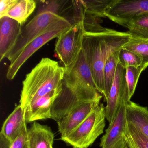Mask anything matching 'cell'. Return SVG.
<instances>
[{
  "label": "cell",
  "instance_id": "cell-19",
  "mask_svg": "<svg viewBox=\"0 0 148 148\" xmlns=\"http://www.w3.org/2000/svg\"><path fill=\"white\" fill-rule=\"evenodd\" d=\"M119 50L112 53L108 59L103 69L104 98L106 100L115 79L118 64Z\"/></svg>",
  "mask_w": 148,
  "mask_h": 148
},
{
  "label": "cell",
  "instance_id": "cell-16",
  "mask_svg": "<svg viewBox=\"0 0 148 148\" xmlns=\"http://www.w3.org/2000/svg\"><path fill=\"white\" fill-rule=\"evenodd\" d=\"M25 113V111L21 105H18L3 123L0 134L11 143L14 141L22 131L24 124L26 123Z\"/></svg>",
  "mask_w": 148,
  "mask_h": 148
},
{
  "label": "cell",
  "instance_id": "cell-3",
  "mask_svg": "<svg viewBox=\"0 0 148 148\" xmlns=\"http://www.w3.org/2000/svg\"><path fill=\"white\" fill-rule=\"evenodd\" d=\"M71 25H72L67 20L53 12L38 13L26 25L22 27L15 45L6 58L12 63L22 50L37 37L47 32Z\"/></svg>",
  "mask_w": 148,
  "mask_h": 148
},
{
  "label": "cell",
  "instance_id": "cell-14",
  "mask_svg": "<svg viewBox=\"0 0 148 148\" xmlns=\"http://www.w3.org/2000/svg\"><path fill=\"white\" fill-rule=\"evenodd\" d=\"M28 148H52L54 135L51 127L33 122L27 130Z\"/></svg>",
  "mask_w": 148,
  "mask_h": 148
},
{
  "label": "cell",
  "instance_id": "cell-2",
  "mask_svg": "<svg viewBox=\"0 0 148 148\" xmlns=\"http://www.w3.org/2000/svg\"><path fill=\"white\" fill-rule=\"evenodd\" d=\"M65 73L64 66L57 61L42 58L22 82L20 104L23 110L25 111L35 100L62 87Z\"/></svg>",
  "mask_w": 148,
  "mask_h": 148
},
{
  "label": "cell",
  "instance_id": "cell-27",
  "mask_svg": "<svg viewBox=\"0 0 148 148\" xmlns=\"http://www.w3.org/2000/svg\"><path fill=\"white\" fill-rule=\"evenodd\" d=\"M18 0L0 1V18L5 17L7 13L16 5Z\"/></svg>",
  "mask_w": 148,
  "mask_h": 148
},
{
  "label": "cell",
  "instance_id": "cell-7",
  "mask_svg": "<svg viewBox=\"0 0 148 148\" xmlns=\"http://www.w3.org/2000/svg\"><path fill=\"white\" fill-rule=\"evenodd\" d=\"M148 14V0H115L106 17L124 26L134 18Z\"/></svg>",
  "mask_w": 148,
  "mask_h": 148
},
{
  "label": "cell",
  "instance_id": "cell-5",
  "mask_svg": "<svg viewBox=\"0 0 148 148\" xmlns=\"http://www.w3.org/2000/svg\"><path fill=\"white\" fill-rule=\"evenodd\" d=\"M106 119L105 107L100 103L79 125L60 139L73 148H88L103 133Z\"/></svg>",
  "mask_w": 148,
  "mask_h": 148
},
{
  "label": "cell",
  "instance_id": "cell-22",
  "mask_svg": "<svg viewBox=\"0 0 148 148\" xmlns=\"http://www.w3.org/2000/svg\"><path fill=\"white\" fill-rule=\"evenodd\" d=\"M115 0L82 1L86 13L97 18H106V13Z\"/></svg>",
  "mask_w": 148,
  "mask_h": 148
},
{
  "label": "cell",
  "instance_id": "cell-26",
  "mask_svg": "<svg viewBox=\"0 0 148 148\" xmlns=\"http://www.w3.org/2000/svg\"><path fill=\"white\" fill-rule=\"evenodd\" d=\"M26 122L18 136L11 143L9 148H28L27 129Z\"/></svg>",
  "mask_w": 148,
  "mask_h": 148
},
{
  "label": "cell",
  "instance_id": "cell-20",
  "mask_svg": "<svg viewBox=\"0 0 148 148\" xmlns=\"http://www.w3.org/2000/svg\"><path fill=\"white\" fill-rule=\"evenodd\" d=\"M122 48L133 52L142 60L141 65L144 70L148 66V38L132 36L130 40Z\"/></svg>",
  "mask_w": 148,
  "mask_h": 148
},
{
  "label": "cell",
  "instance_id": "cell-4",
  "mask_svg": "<svg viewBox=\"0 0 148 148\" xmlns=\"http://www.w3.org/2000/svg\"><path fill=\"white\" fill-rule=\"evenodd\" d=\"M97 89L64 79L62 89L53 105L51 119L58 122L77 106L88 101L101 100Z\"/></svg>",
  "mask_w": 148,
  "mask_h": 148
},
{
  "label": "cell",
  "instance_id": "cell-6",
  "mask_svg": "<svg viewBox=\"0 0 148 148\" xmlns=\"http://www.w3.org/2000/svg\"><path fill=\"white\" fill-rule=\"evenodd\" d=\"M85 30L82 23L74 24L58 38L55 51L64 66L65 73L72 70L82 50Z\"/></svg>",
  "mask_w": 148,
  "mask_h": 148
},
{
  "label": "cell",
  "instance_id": "cell-13",
  "mask_svg": "<svg viewBox=\"0 0 148 148\" xmlns=\"http://www.w3.org/2000/svg\"><path fill=\"white\" fill-rule=\"evenodd\" d=\"M22 26L16 21L4 17L0 18V60L6 58L15 45Z\"/></svg>",
  "mask_w": 148,
  "mask_h": 148
},
{
  "label": "cell",
  "instance_id": "cell-15",
  "mask_svg": "<svg viewBox=\"0 0 148 148\" xmlns=\"http://www.w3.org/2000/svg\"><path fill=\"white\" fill-rule=\"evenodd\" d=\"M64 79L97 89L90 67L83 50L71 71L68 74L65 73Z\"/></svg>",
  "mask_w": 148,
  "mask_h": 148
},
{
  "label": "cell",
  "instance_id": "cell-10",
  "mask_svg": "<svg viewBox=\"0 0 148 148\" xmlns=\"http://www.w3.org/2000/svg\"><path fill=\"white\" fill-rule=\"evenodd\" d=\"M129 97L122 100L112 122L109 124L105 133L100 139L99 146L107 148L112 146L125 135L127 125L126 106Z\"/></svg>",
  "mask_w": 148,
  "mask_h": 148
},
{
  "label": "cell",
  "instance_id": "cell-9",
  "mask_svg": "<svg viewBox=\"0 0 148 148\" xmlns=\"http://www.w3.org/2000/svg\"><path fill=\"white\" fill-rule=\"evenodd\" d=\"M125 73V68L118 64L114 82L106 100V119L109 124L112 122L122 100L125 97L129 98Z\"/></svg>",
  "mask_w": 148,
  "mask_h": 148
},
{
  "label": "cell",
  "instance_id": "cell-28",
  "mask_svg": "<svg viewBox=\"0 0 148 148\" xmlns=\"http://www.w3.org/2000/svg\"><path fill=\"white\" fill-rule=\"evenodd\" d=\"M127 144L126 137L125 136L119 139L117 143L112 146L107 148H125Z\"/></svg>",
  "mask_w": 148,
  "mask_h": 148
},
{
  "label": "cell",
  "instance_id": "cell-21",
  "mask_svg": "<svg viewBox=\"0 0 148 148\" xmlns=\"http://www.w3.org/2000/svg\"><path fill=\"white\" fill-rule=\"evenodd\" d=\"M124 27L132 37L148 38V14L132 19Z\"/></svg>",
  "mask_w": 148,
  "mask_h": 148
},
{
  "label": "cell",
  "instance_id": "cell-18",
  "mask_svg": "<svg viewBox=\"0 0 148 148\" xmlns=\"http://www.w3.org/2000/svg\"><path fill=\"white\" fill-rule=\"evenodd\" d=\"M36 5V2L34 0H18L5 17L16 21L22 26L33 12Z\"/></svg>",
  "mask_w": 148,
  "mask_h": 148
},
{
  "label": "cell",
  "instance_id": "cell-29",
  "mask_svg": "<svg viewBox=\"0 0 148 148\" xmlns=\"http://www.w3.org/2000/svg\"><path fill=\"white\" fill-rule=\"evenodd\" d=\"M125 137H126V141H127V144L128 145L129 147L130 148H137L134 142L132 141V139L131 138L128 136L127 135H125Z\"/></svg>",
  "mask_w": 148,
  "mask_h": 148
},
{
  "label": "cell",
  "instance_id": "cell-12",
  "mask_svg": "<svg viewBox=\"0 0 148 148\" xmlns=\"http://www.w3.org/2000/svg\"><path fill=\"white\" fill-rule=\"evenodd\" d=\"M62 89V86L39 98L30 104L27 108L25 113L26 123L51 119L53 105Z\"/></svg>",
  "mask_w": 148,
  "mask_h": 148
},
{
  "label": "cell",
  "instance_id": "cell-11",
  "mask_svg": "<svg viewBox=\"0 0 148 148\" xmlns=\"http://www.w3.org/2000/svg\"><path fill=\"white\" fill-rule=\"evenodd\" d=\"M101 100L82 103L73 109L64 117L57 122L61 137L65 136L83 122L100 104Z\"/></svg>",
  "mask_w": 148,
  "mask_h": 148
},
{
  "label": "cell",
  "instance_id": "cell-17",
  "mask_svg": "<svg viewBox=\"0 0 148 148\" xmlns=\"http://www.w3.org/2000/svg\"><path fill=\"white\" fill-rule=\"evenodd\" d=\"M127 123L148 138V109L130 100L126 106Z\"/></svg>",
  "mask_w": 148,
  "mask_h": 148
},
{
  "label": "cell",
  "instance_id": "cell-8",
  "mask_svg": "<svg viewBox=\"0 0 148 148\" xmlns=\"http://www.w3.org/2000/svg\"><path fill=\"white\" fill-rule=\"evenodd\" d=\"M72 25L65 26L47 32L30 42L22 50L17 58L10 64L7 72V79L13 80L22 65L34 53L50 40L58 38L62 33L71 28Z\"/></svg>",
  "mask_w": 148,
  "mask_h": 148
},
{
  "label": "cell",
  "instance_id": "cell-25",
  "mask_svg": "<svg viewBox=\"0 0 148 148\" xmlns=\"http://www.w3.org/2000/svg\"><path fill=\"white\" fill-rule=\"evenodd\" d=\"M125 134L131 138L137 148H148V138L134 125L128 123Z\"/></svg>",
  "mask_w": 148,
  "mask_h": 148
},
{
  "label": "cell",
  "instance_id": "cell-23",
  "mask_svg": "<svg viewBox=\"0 0 148 148\" xmlns=\"http://www.w3.org/2000/svg\"><path fill=\"white\" fill-rule=\"evenodd\" d=\"M142 61L139 56L131 51L121 47L119 54L118 64L126 69L128 67H139Z\"/></svg>",
  "mask_w": 148,
  "mask_h": 148
},
{
  "label": "cell",
  "instance_id": "cell-1",
  "mask_svg": "<svg viewBox=\"0 0 148 148\" xmlns=\"http://www.w3.org/2000/svg\"><path fill=\"white\" fill-rule=\"evenodd\" d=\"M130 33L105 28L98 33L85 32L82 50L90 67L97 90L104 94L103 69L108 59L131 38Z\"/></svg>",
  "mask_w": 148,
  "mask_h": 148
},
{
  "label": "cell",
  "instance_id": "cell-24",
  "mask_svg": "<svg viewBox=\"0 0 148 148\" xmlns=\"http://www.w3.org/2000/svg\"><path fill=\"white\" fill-rule=\"evenodd\" d=\"M125 70V78L128 86L129 99H131L135 92L141 73L144 70L140 66L139 67H128Z\"/></svg>",
  "mask_w": 148,
  "mask_h": 148
},
{
  "label": "cell",
  "instance_id": "cell-30",
  "mask_svg": "<svg viewBox=\"0 0 148 148\" xmlns=\"http://www.w3.org/2000/svg\"><path fill=\"white\" fill-rule=\"evenodd\" d=\"M125 148H130V147H129V146H128V145L126 144V146H125Z\"/></svg>",
  "mask_w": 148,
  "mask_h": 148
},
{
  "label": "cell",
  "instance_id": "cell-31",
  "mask_svg": "<svg viewBox=\"0 0 148 148\" xmlns=\"http://www.w3.org/2000/svg\"></svg>",
  "mask_w": 148,
  "mask_h": 148
}]
</instances>
